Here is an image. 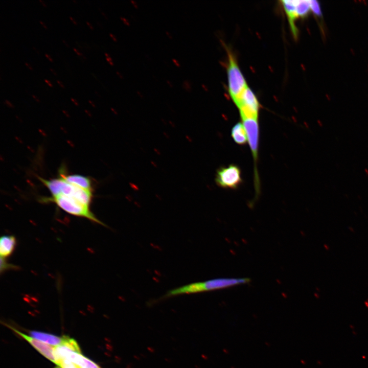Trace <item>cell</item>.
<instances>
[{
  "mask_svg": "<svg viewBox=\"0 0 368 368\" xmlns=\"http://www.w3.org/2000/svg\"><path fill=\"white\" fill-rule=\"evenodd\" d=\"M249 278H219L191 283L172 290L164 295L169 297L183 294H191L228 288L249 283Z\"/></svg>",
  "mask_w": 368,
  "mask_h": 368,
  "instance_id": "obj_1",
  "label": "cell"
},
{
  "mask_svg": "<svg viewBox=\"0 0 368 368\" xmlns=\"http://www.w3.org/2000/svg\"><path fill=\"white\" fill-rule=\"evenodd\" d=\"M43 202H52L56 204L59 208L73 216L82 217L95 223L106 226L98 219L90 210V206L85 204L75 197L58 194L40 199Z\"/></svg>",
  "mask_w": 368,
  "mask_h": 368,
  "instance_id": "obj_2",
  "label": "cell"
},
{
  "mask_svg": "<svg viewBox=\"0 0 368 368\" xmlns=\"http://www.w3.org/2000/svg\"><path fill=\"white\" fill-rule=\"evenodd\" d=\"M38 178L49 190L51 195L63 194L73 196L90 206L93 198V191L85 190L69 183L59 175L57 178L51 179H45L39 176Z\"/></svg>",
  "mask_w": 368,
  "mask_h": 368,
  "instance_id": "obj_3",
  "label": "cell"
},
{
  "mask_svg": "<svg viewBox=\"0 0 368 368\" xmlns=\"http://www.w3.org/2000/svg\"><path fill=\"white\" fill-rule=\"evenodd\" d=\"M226 49L228 59L227 69L228 92L235 102L248 86L233 54L228 49Z\"/></svg>",
  "mask_w": 368,
  "mask_h": 368,
  "instance_id": "obj_4",
  "label": "cell"
},
{
  "mask_svg": "<svg viewBox=\"0 0 368 368\" xmlns=\"http://www.w3.org/2000/svg\"><path fill=\"white\" fill-rule=\"evenodd\" d=\"M215 180L216 185L220 188L237 189L242 182L241 169L234 164L221 167L217 170Z\"/></svg>",
  "mask_w": 368,
  "mask_h": 368,
  "instance_id": "obj_5",
  "label": "cell"
},
{
  "mask_svg": "<svg viewBox=\"0 0 368 368\" xmlns=\"http://www.w3.org/2000/svg\"><path fill=\"white\" fill-rule=\"evenodd\" d=\"M234 103L239 110L241 119H258L259 104L256 95L248 86Z\"/></svg>",
  "mask_w": 368,
  "mask_h": 368,
  "instance_id": "obj_6",
  "label": "cell"
},
{
  "mask_svg": "<svg viewBox=\"0 0 368 368\" xmlns=\"http://www.w3.org/2000/svg\"><path fill=\"white\" fill-rule=\"evenodd\" d=\"M243 124L246 131L248 142L254 157L255 164L258 159L259 126L258 119L245 118L242 119Z\"/></svg>",
  "mask_w": 368,
  "mask_h": 368,
  "instance_id": "obj_7",
  "label": "cell"
},
{
  "mask_svg": "<svg viewBox=\"0 0 368 368\" xmlns=\"http://www.w3.org/2000/svg\"><path fill=\"white\" fill-rule=\"evenodd\" d=\"M81 353L80 347L77 341L68 336H64L62 343L54 348L55 357L57 360L58 365L66 361L70 355L73 353Z\"/></svg>",
  "mask_w": 368,
  "mask_h": 368,
  "instance_id": "obj_8",
  "label": "cell"
},
{
  "mask_svg": "<svg viewBox=\"0 0 368 368\" xmlns=\"http://www.w3.org/2000/svg\"><path fill=\"white\" fill-rule=\"evenodd\" d=\"M7 326L20 336L24 338L29 342L35 349L40 354L49 360L58 365L57 360L55 357L54 349L51 346H49L42 341L37 340L32 337L29 336L13 327L7 325Z\"/></svg>",
  "mask_w": 368,
  "mask_h": 368,
  "instance_id": "obj_9",
  "label": "cell"
},
{
  "mask_svg": "<svg viewBox=\"0 0 368 368\" xmlns=\"http://www.w3.org/2000/svg\"><path fill=\"white\" fill-rule=\"evenodd\" d=\"M59 176L67 182L85 190L93 191L92 182L89 177L79 174H67L61 169Z\"/></svg>",
  "mask_w": 368,
  "mask_h": 368,
  "instance_id": "obj_10",
  "label": "cell"
},
{
  "mask_svg": "<svg viewBox=\"0 0 368 368\" xmlns=\"http://www.w3.org/2000/svg\"><path fill=\"white\" fill-rule=\"evenodd\" d=\"M17 244L16 238L13 235H4L0 239L1 258L7 259L14 251Z\"/></svg>",
  "mask_w": 368,
  "mask_h": 368,
  "instance_id": "obj_11",
  "label": "cell"
},
{
  "mask_svg": "<svg viewBox=\"0 0 368 368\" xmlns=\"http://www.w3.org/2000/svg\"><path fill=\"white\" fill-rule=\"evenodd\" d=\"M296 1H282L283 6L287 16L291 31L295 37H297L298 30L295 25V20L298 18L296 12Z\"/></svg>",
  "mask_w": 368,
  "mask_h": 368,
  "instance_id": "obj_12",
  "label": "cell"
},
{
  "mask_svg": "<svg viewBox=\"0 0 368 368\" xmlns=\"http://www.w3.org/2000/svg\"><path fill=\"white\" fill-rule=\"evenodd\" d=\"M30 334L33 338L55 347L60 345L64 338V336H58L50 333L38 331H31Z\"/></svg>",
  "mask_w": 368,
  "mask_h": 368,
  "instance_id": "obj_13",
  "label": "cell"
},
{
  "mask_svg": "<svg viewBox=\"0 0 368 368\" xmlns=\"http://www.w3.org/2000/svg\"><path fill=\"white\" fill-rule=\"evenodd\" d=\"M68 362H71L79 368H101L97 364L84 356L81 353H74L68 359Z\"/></svg>",
  "mask_w": 368,
  "mask_h": 368,
  "instance_id": "obj_14",
  "label": "cell"
},
{
  "mask_svg": "<svg viewBox=\"0 0 368 368\" xmlns=\"http://www.w3.org/2000/svg\"><path fill=\"white\" fill-rule=\"evenodd\" d=\"M231 135L235 142L238 145H243L248 142L246 131L242 122H238L233 127Z\"/></svg>",
  "mask_w": 368,
  "mask_h": 368,
  "instance_id": "obj_15",
  "label": "cell"
},
{
  "mask_svg": "<svg viewBox=\"0 0 368 368\" xmlns=\"http://www.w3.org/2000/svg\"><path fill=\"white\" fill-rule=\"evenodd\" d=\"M310 11L309 1H296V12L298 18L306 17Z\"/></svg>",
  "mask_w": 368,
  "mask_h": 368,
  "instance_id": "obj_16",
  "label": "cell"
},
{
  "mask_svg": "<svg viewBox=\"0 0 368 368\" xmlns=\"http://www.w3.org/2000/svg\"><path fill=\"white\" fill-rule=\"evenodd\" d=\"M311 11L317 16L321 17L322 13L319 3L317 1H309Z\"/></svg>",
  "mask_w": 368,
  "mask_h": 368,
  "instance_id": "obj_17",
  "label": "cell"
},
{
  "mask_svg": "<svg viewBox=\"0 0 368 368\" xmlns=\"http://www.w3.org/2000/svg\"><path fill=\"white\" fill-rule=\"evenodd\" d=\"M16 266L9 264L7 262V259L1 258V272L5 271L10 269H16Z\"/></svg>",
  "mask_w": 368,
  "mask_h": 368,
  "instance_id": "obj_18",
  "label": "cell"
},
{
  "mask_svg": "<svg viewBox=\"0 0 368 368\" xmlns=\"http://www.w3.org/2000/svg\"><path fill=\"white\" fill-rule=\"evenodd\" d=\"M182 87L185 90L190 91L192 89L191 82L188 80H185L182 83Z\"/></svg>",
  "mask_w": 368,
  "mask_h": 368,
  "instance_id": "obj_19",
  "label": "cell"
},
{
  "mask_svg": "<svg viewBox=\"0 0 368 368\" xmlns=\"http://www.w3.org/2000/svg\"><path fill=\"white\" fill-rule=\"evenodd\" d=\"M62 368H79L77 365L73 363H65L61 366Z\"/></svg>",
  "mask_w": 368,
  "mask_h": 368,
  "instance_id": "obj_20",
  "label": "cell"
},
{
  "mask_svg": "<svg viewBox=\"0 0 368 368\" xmlns=\"http://www.w3.org/2000/svg\"><path fill=\"white\" fill-rule=\"evenodd\" d=\"M104 54H105V57H106V60L109 62V63L111 65H114V63H113V61H112V59L111 57L109 55V54H108L107 53H105Z\"/></svg>",
  "mask_w": 368,
  "mask_h": 368,
  "instance_id": "obj_21",
  "label": "cell"
},
{
  "mask_svg": "<svg viewBox=\"0 0 368 368\" xmlns=\"http://www.w3.org/2000/svg\"><path fill=\"white\" fill-rule=\"evenodd\" d=\"M120 19L123 22V23L124 24H125L126 25H127V26H129L130 25V21L126 18H125L123 16H120Z\"/></svg>",
  "mask_w": 368,
  "mask_h": 368,
  "instance_id": "obj_22",
  "label": "cell"
},
{
  "mask_svg": "<svg viewBox=\"0 0 368 368\" xmlns=\"http://www.w3.org/2000/svg\"><path fill=\"white\" fill-rule=\"evenodd\" d=\"M172 61L173 63L175 64V65H176L177 67H180V63L178 60H177V59H176L175 58H173L172 59Z\"/></svg>",
  "mask_w": 368,
  "mask_h": 368,
  "instance_id": "obj_23",
  "label": "cell"
},
{
  "mask_svg": "<svg viewBox=\"0 0 368 368\" xmlns=\"http://www.w3.org/2000/svg\"><path fill=\"white\" fill-rule=\"evenodd\" d=\"M130 2L135 8L137 9L139 8V5L136 1L134 0H130Z\"/></svg>",
  "mask_w": 368,
  "mask_h": 368,
  "instance_id": "obj_24",
  "label": "cell"
},
{
  "mask_svg": "<svg viewBox=\"0 0 368 368\" xmlns=\"http://www.w3.org/2000/svg\"><path fill=\"white\" fill-rule=\"evenodd\" d=\"M73 50L77 53V54L78 55L82 56V58H84V59H86V58L85 57V56H84L82 53H80L76 48H73Z\"/></svg>",
  "mask_w": 368,
  "mask_h": 368,
  "instance_id": "obj_25",
  "label": "cell"
},
{
  "mask_svg": "<svg viewBox=\"0 0 368 368\" xmlns=\"http://www.w3.org/2000/svg\"><path fill=\"white\" fill-rule=\"evenodd\" d=\"M109 35L110 37L112 39V40H113V41H117V38L116 36L114 34H113L111 33H109Z\"/></svg>",
  "mask_w": 368,
  "mask_h": 368,
  "instance_id": "obj_26",
  "label": "cell"
},
{
  "mask_svg": "<svg viewBox=\"0 0 368 368\" xmlns=\"http://www.w3.org/2000/svg\"><path fill=\"white\" fill-rule=\"evenodd\" d=\"M44 81H45V83H47L48 84V85H49L50 87H53V85L52 84V83L50 82V81L46 79H44Z\"/></svg>",
  "mask_w": 368,
  "mask_h": 368,
  "instance_id": "obj_27",
  "label": "cell"
},
{
  "mask_svg": "<svg viewBox=\"0 0 368 368\" xmlns=\"http://www.w3.org/2000/svg\"><path fill=\"white\" fill-rule=\"evenodd\" d=\"M44 55L50 61L53 62V59H52V58L51 57V56L49 55H48L47 53H45Z\"/></svg>",
  "mask_w": 368,
  "mask_h": 368,
  "instance_id": "obj_28",
  "label": "cell"
},
{
  "mask_svg": "<svg viewBox=\"0 0 368 368\" xmlns=\"http://www.w3.org/2000/svg\"><path fill=\"white\" fill-rule=\"evenodd\" d=\"M86 23L87 25V26L90 28V29H91V30L94 29L93 26L89 22H88V21H86Z\"/></svg>",
  "mask_w": 368,
  "mask_h": 368,
  "instance_id": "obj_29",
  "label": "cell"
},
{
  "mask_svg": "<svg viewBox=\"0 0 368 368\" xmlns=\"http://www.w3.org/2000/svg\"><path fill=\"white\" fill-rule=\"evenodd\" d=\"M25 64L26 66L27 67H28L30 70H33V68L32 67V66H31L28 63L25 62Z\"/></svg>",
  "mask_w": 368,
  "mask_h": 368,
  "instance_id": "obj_30",
  "label": "cell"
},
{
  "mask_svg": "<svg viewBox=\"0 0 368 368\" xmlns=\"http://www.w3.org/2000/svg\"><path fill=\"white\" fill-rule=\"evenodd\" d=\"M117 75L121 79L123 78V76L121 74V73L118 71H116Z\"/></svg>",
  "mask_w": 368,
  "mask_h": 368,
  "instance_id": "obj_31",
  "label": "cell"
},
{
  "mask_svg": "<svg viewBox=\"0 0 368 368\" xmlns=\"http://www.w3.org/2000/svg\"><path fill=\"white\" fill-rule=\"evenodd\" d=\"M69 18H70V19L72 21V22H73L75 25H77V22L76 21V20H75V19L73 18L71 16H69Z\"/></svg>",
  "mask_w": 368,
  "mask_h": 368,
  "instance_id": "obj_32",
  "label": "cell"
},
{
  "mask_svg": "<svg viewBox=\"0 0 368 368\" xmlns=\"http://www.w3.org/2000/svg\"><path fill=\"white\" fill-rule=\"evenodd\" d=\"M39 22L45 29H47V26L42 20H40Z\"/></svg>",
  "mask_w": 368,
  "mask_h": 368,
  "instance_id": "obj_33",
  "label": "cell"
},
{
  "mask_svg": "<svg viewBox=\"0 0 368 368\" xmlns=\"http://www.w3.org/2000/svg\"><path fill=\"white\" fill-rule=\"evenodd\" d=\"M56 82L62 88H64V86L61 82H60L59 80H57Z\"/></svg>",
  "mask_w": 368,
  "mask_h": 368,
  "instance_id": "obj_34",
  "label": "cell"
},
{
  "mask_svg": "<svg viewBox=\"0 0 368 368\" xmlns=\"http://www.w3.org/2000/svg\"><path fill=\"white\" fill-rule=\"evenodd\" d=\"M167 84L169 85V86L170 87H173V83H172V82L171 81H169V80H167Z\"/></svg>",
  "mask_w": 368,
  "mask_h": 368,
  "instance_id": "obj_35",
  "label": "cell"
},
{
  "mask_svg": "<svg viewBox=\"0 0 368 368\" xmlns=\"http://www.w3.org/2000/svg\"><path fill=\"white\" fill-rule=\"evenodd\" d=\"M98 9H99V10H100V11L101 12V13L107 19L108 17H107V15L104 13V12H103V11H102V10L100 9V8H99Z\"/></svg>",
  "mask_w": 368,
  "mask_h": 368,
  "instance_id": "obj_36",
  "label": "cell"
},
{
  "mask_svg": "<svg viewBox=\"0 0 368 368\" xmlns=\"http://www.w3.org/2000/svg\"><path fill=\"white\" fill-rule=\"evenodd\" d=\"M39 2L42 4V5L43 6H44V7H47V5H46L44 1H43L42 0H39Z\"/></svg>",
  "mask_w": 368,
  "mask_h": 368,
  "instance_id": "obj_37",
  "label": "cell"
},
{
  "mask_svg": "<svg viewBox=\"0 0 368 368\" xmlns=\"http://www.w3.org/2000/svg\"><path fill=\"white\" fill-rule=\"evenodd\" d=\"M166 34L169 38H170V39L172 38V36L171 35H170V34L169 32L166 31Z\"/></svg>",
  "mask_w": 368,
  "mask_h": 368,
  "instance_id": "obj_38",
  "label": "cell"
},
{
  "mask_svg": "<svg viewBox=\"0 0 368 368\" xmlns=\"http://www.w3.org/2000/svg\"><path fill=\"white\" fill-rule=\"evenodd\" d=\"M50 70L54 75H57L56 73L53 69H52V68H50Z\"/></svg>",
  "mask_w": 368,
  "mask_h": 368,
  "instance_id": "obj_39",
  "label": "cell"
},
{
  "mask_svg": "<svg viewBox=\"0 0 368 368\" xmlns=\"http://www.w3.org/2000/svg\"><path fill=\"white\" fill-rule=\"evenodd\" d=\"M32 97L36 101H39L38 99L34 95H32Z\"/></svg>",
  "mask_w": 368,
  "mask_h": 368,
  "instance_id": "obj_40",
  "label": "cell"
},
{
  "mask_svg": "<svg viewBox=\"0 0 368 368\" xmlns=\"http://www.w3.org/2000/svg\"><path fill=\"white\" fill-rule=\"evenodd\" d=\"M62 41L65 44L66 46L69 47L68 44L66 43V42L64 40L62 39Z\"/></svg>",
  "mask_w": 368,
  "mask_h": 368,
  "instance_id": "obj_41",
  "label": "cell"
},
{
  "mask_svg": "<svg viewBox=\"0 0 368 368\" xmlns=\"http://www.w3.org/2000/svg\"><path fill=\"white\" fill-rule=\"evenodd\" d=\"M32 48H33V50H35L37 53H39V52L38 51V50H37L33 46V47H32Z\"/></svg>",
  "mask_w": 368,
  "mask_h": 368,
  "instance_id": "obj_42",
  "label": "cell"
},
{
  "mask_svg": "<svg viewBox=\"0 0 368 368\" xmlns=\"http://www.w3.org/2000/svg\"><path fill=\"white\" fill-rule=\"evenodd\" d=\"M97 23L98 25H99L101 28L103 27H102V25H101V23H100V22L97 21Z\"/></svg>",
  "mask_w": 368,
  "mask_h": 368,
  "instance_id": "obj_43",
  "label": "cell"
},
{
  "mask_svg": "<svg viewBox=\"0 0 368 368\" xmlns=\"http://www.w3.org/2000/svg\"><path fill=\"white\" fill-rule=\"evenodd\" d=\"M72 101H73L76 104H77L76 101L73 98H71Z\"/></svg>",
  "mask_w": 368,
  "mask_h": 368,
  "instance_id": "obj_44",
  "label": "cell"
},
{
  "mask_svg": "<svg viewBox=\"0 0 368 368\" xmlns=\"http://www.w3.org/2000/svg\"><path fill=\"white\" fill-rule=\"evenodd\" d=\"M73 2H75V3H76V2H77V1H75V0H73Z\"/></svg>",
  "mask_w": 368,
  "mask_h": 368,
  "instance_id": "obj_45",
  "label": "cell"
},
{
  "mask_svg": "<svg viewBox=\"0 0 368 368\" xmlns=\"http://www.w3.org/2000/svg\"><path fill=\"white\" fill-rule=\"evenodd\" d=\"M55 368H62V367L60 366V367H56Z\"/></svg>",
  "mask_w": 368,
  "mask_h": 368,
  "instance_id": "obj_46",
  "label": "cell"
}]
</instances>
